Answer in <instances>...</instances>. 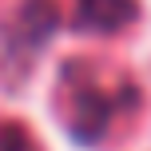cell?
<instances>
[{"instance_id":"6da1fadb","label":"cell","mask_w":151,"mask_h":151,"mask_svg":"<svg viewBox=\"0 0 151 151\" xmlns=\"http://www.w3.org/2000/svg\"><path fill=\"white\" fill-rule=\"evenodd\" d=\"M135 104H139V91L131 80H119L115 88H107L104 76L88 68V60H72L60 76V107L80 143L107 139L111 123L123 111H131Z\"/></svg>"},{"instance_id":"7a4b0ae2","label":"cell","mask_w":151,"mask_h":151,"mask_svg":"<svg viewBox=\"0 0 151 151\" xmlns=\"http://www.w3.org/2000/svg\"><path fill=\"white\" fill-rule=\"evenodd\" d=\"M56 28H60V8L52 0H24L20 12L12 16V24L4 28L0 60L8 68H28V60L52 40Z\"/></svg>"},{"instance_id":"3957f363","label":"cell","mask_w":151,"mask_h":151,"mask_svg":"<svg viewBox=\"0 0 151 151\" xmlns=\"http://www.w3.org/2000/svg\"><path fill=\"white\" fill-rule=\"evenodd\" d=\"M131 20H135V0H76V24L83 32L111 36Z\"/></svg>"},{"instance_id":"277c9868","label":"cell","mask_w":151,"mask_h":151,"mask_svg":"<svg viewBox=\"0 0 151 151\" xmlns=\"http://www.w3.org/2000/svg\"><path fill=\"white\" fill-rule=\"evenodd\" d=\"M0 151H40V147L20 123L8 119V123H0Z\"/></svg>"}]
</instances>
